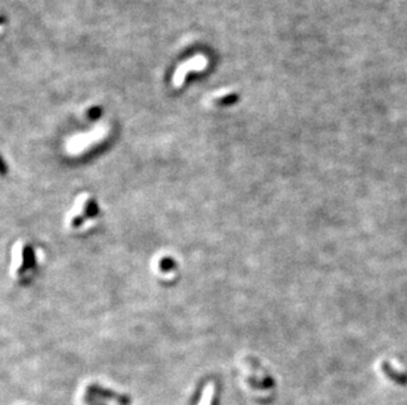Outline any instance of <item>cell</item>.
Returning <instances> with one entry per match:
<instances>
[{
  "label": "cell",
  "instance_id": "obj_1",
  "mask_svg": "<svg viewBox=\"0 0 407 405\" xmlns=\"http://www.w3.org/2000/svg\"><path fill=\"white\" fill-rule=\"evenodd\" d=\"M201 405H215V389L212 385L207 387Z\"/></svg>",
  "mask_w": 407,
  "mask_h": 405
}]
</instances>
